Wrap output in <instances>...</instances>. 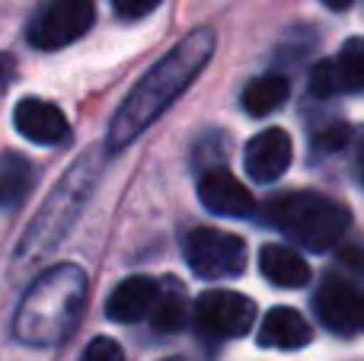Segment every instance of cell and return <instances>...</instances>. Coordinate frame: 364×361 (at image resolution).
<instances>
[{"instance_id":"8fae6325","label":"cell","mask_w":364,"mask_h":361,"mask_svg":"<svg viewBox=\"0 0 364 361\" xmlns=\"http://www.w3.org/2000/svg\"><path fill=\"white\" fill-rule=\"evenodd\" d=\"M198 198L208 211L224 215V217H246L256 208L250 189H246L230 170H224V166H211V170L201 173Z\"/></svg>"},{"instance_id":"ba28073f","label":"cell","mask_w":364,"mask_h":361,"mask_svg":"<svg viewBox=\"0 0 364 361\" xmlns=\"http://www.w3.org/2000/svg\"><path fill=\"white\" fill-rule=\"evenodd\" d=\"M314 307L326 330L339 333V336H352V333L358 330L361 298L348 279H339V275H333V272L323 275V285L316 288Z\"/></svg>"},{"instance_id":"5b68a950","label":"cell","mask_w":364,"mask_h":361,"mask_svg":"<svg viewBox=\"0 0 364 361\" xmlns=\"http://www.w3.org/2000/svg\"><path fill=\"white\" fill-rule=\"evenodd\" d=\"M96 19L93 0H45L29 19V45L42 51H58L87 36Z\"/></svg>"},{"instance_id":"2e32d148","label":"cell","mask_w":364,"mask_h":361,"mask_svg":"<svg viewBox=\"0 0 364 361\" xmlns=\"http://www.w3.org/2000/svg\"><path fill=\"white\" fill-rule=\"evenodd\" d=\"M291 93V83L288 77L282 74H262L256 80L246 83L243 90V109L252 115V119H262V115L275 112Z\"/></svg>"},{"instance_id":"4fadbf2b","label":"cell","mask_w":364,"mask_h":361,"mask_svg":"<svg viewBox=\"0 0 364 361\" xmlns=\"http://www.w3.org/2000/svg\"><path fill=\"white\" fill-rule=\"evenodd\" d=\"M314 339L310 323L294 311V307H272L259 326V345L262 349H304Z\"/></svg>"},{"instance_id":"83f0119b","label":"cell","mask_w":364,"mask_h":361,"mask_svg":"<svg viewBox=\"0 0 364 361\" xmlns=\"http://www.w3.org/2000/svg\"><path fill=\"white\" fill-rule=\"evenodd\" d=\"M166 361H186V358H166Z\"/></svg>"},{"instance_id":"52a82bcc","label":"cell","mask_w":364,"mask_h":361,"mask_svg":"<svg viewBox=\"0 0 364 361\" xmlns=\"http://www.w3.org/2000/svg\"><path fill=\"white\" fill-rule=\"evenodd\" d=\"M256 304L237 291H205L195 301V326L211 339H237L252 330Z\"/></svg>"},{"instance_id":"30bf717a","label":"cell","mask_w":364,"mask_h":361,"mask_svg":"<svg viewBox=\"0 0 364 361\" xmlns=\"http://www.w3.org/2000/svg\"><path fill=\"white\" fill-rule=\"evenodd\" d=\"M291 157H294V147H291L288 131H282V128L259 131L243 151L246 173L256 183H275V179H282L291 166Z\"/></svg>"},{"instance_id":"cb8c5ba5","label":"cell","mask_w":364,"mask_h":361,"mask_svg":"<svg viewBox=\"0 0 364 361\" xmlns=\"http://www.w3.org/2000/svg\"><path fill=\"white\" fill-rule=\"evenodd\" d=\"M342 262H346L348 269H355V272L364 275V249L361 247H348L342 249Z\"/></svg>"},{"instance_id":"7c38bea8","label":"cell","mask_w":364,"mask_h":361,"mask_svg":"<svg viewBox=\"0 0 364 361\" xmlns=\"http://www.w3.org/2000/svg\"><path fill=\"white\" fill-rule=\"evenodd\" d=\"M160 285L147 275H132L122 285H115V291L106 301V313L115 323H138V320L151 317L154 304H157Z\"/></svg>"},{"instance_id":"d4e9b609","label":"cell","mask_w":364,"mask_h":361,"mask_svg":"<svg viewBox=\"0 0 364 361\" xmlns=\"http://www.w3.org/2000/svg\"><path fill=\"white\" fill-rule=\"evenodd\" d=\"M355 176H358V183L364 185V134L358 141V153H355Z\"/></svg>"},{"instance_id":"9a60e30c","label":"cell","mask_w":364,"mask_h":361,"mask_svg":"<svg viewBox=\"0 0 364 361\" xmlns=\"http://www.w3.org/2000/svg\"><path fill=\"white\" fill-rule=\"evenodd\" d=\"M36 183V166L19 153L0 157V211H16Z\"/></svg>"},{"instance_id":"7402d4cb","label":"cell","mask_w":364,"mask_h":361,"mask_svg":"<svg viewBox=\"0 0 364 361\" xmlns=\"http://www.w3.org/2000/svg\"><path fill=\"white\" fill-rule=\"evenodd\" d=\"M160 4H164V0H112L115 13H119L122 19H141L157 10Z\"/></svg>"},{"instance_id":"6da1fadb","label":"cell","mask_w":364,"mask_h":361,"mask_svg":"<svg viewBox=\"0 0 364 361\" xmlns=\"http://www.w3.org/2000/svg\"><path fill=\"white\" fill-rule=\"evenodd\" d=\"M211 55H214V32L195 29L182 38L170 55L160 58L138 80V87L125 96L119 112L112 115V125H109V134H106V151L119 153L138 134H144L192 87V80L205 70Z\"/></svg>"},{"instance_id":"ffe728a7","label":"cell","mask_w":364,"mask_h":361,"mask_svg":"<svg viewBox=\"0 0 364 361\" xmlns=\"http://www.w3.org/2000/svg\"><path fill=\"white\" fill-rule=\"evenodd\" d=\"M80 361H125V352H122V345L115 343V339L109 336H96L93 343L83 349Z\"/></svg>"},{"instance_id":"484cf974","label":"cell","mask_w":364,"mask_h":361,"mask_svg":"<svg viewBox=\"0 0 364 361\" xmlns=\"http://www.w3.org/2000/svg\"><path fill=\"white\" fill-rule=\"evenodd\" d=\"M323 4H326L329 10H348V6H352L355 0H323Z\"/></svg>"},{"instance_id":"4316f807","label":"cell","mask_w":364,"mask_h":361,"mask_svg":"<svg viewBox=\"0 0 364 361\" xmlns=\"http://www.w3.org/2000/svg\"><path fill=\"white\" fill-rule=\"evenodd\" d=\"M358 330H364V298H361V311H358Z\"/></svg>"},{"instance_id":"603a6c76","label":"cell","mask_w":364,"mask_h":361,"mask_svg":"<svg viewBox=\"0 0 364 361\" xmlns=\"http://www.w3.org/2000/svg\"><path fill=\"white\" fill-rule=\"evenodd\" d=\"M13 77H16V61H13L6 51H0V96L6 93V87L13 83Z\"/></svg>"},{"instance_id":"d6986e66","label":"cell","mask_w":364,"mask_h":361,"mask_svg":"<svg viewBox=\"0 0 364 361\" xmlns=\"http://www.w3.org/2000/svg\"><path fill=\"white\" fill-rule=\"evenodd\" d=\"M339 90H342V83H339V70H336V64L320 61L314 68V74H310V93H314L316 99H329V96H336Z\"/></svg>"},{"instance_id":"7a4b0ae2","label":"cell","mask_w":364,"mask_h":361,"mask_svg":"<svg viewBox=\"0 0 364 361\" xmlns=\"http://www.w3.org/2000/svg\"><path fill=\"white\" fill-rule=\"evenodd\" d=\"M83 304H87L83 269L74 262H58L26 288L13 317V336L36 349L64 343L80 320Z\"/></svg>"},{"instance_id":"ac0fdd59","label":"cell","mask_w":364,"mask_h":361,"mask_svg":"<svg viewBox=\"0 0 364 361\" xmlns=\"http://www.w3.org/2000/svg\"><path fill=\"white\" fill-rule=\"evenodd\" d=\"M339 83L348 93H364V38H348L339 48Z\"/></svg>"},{"instance_id":"8992f818","label":"cell","mask_w":364,"mask_h":361,"mask_svg":"<svg viewBox=\"0 0 364 361\" xmlns=\"http://www.w3.org/2000/svg\"><path fill=\"white\" fill-rule=\"evenodd\" d=\"M186 262L198 279H233L246 266V243L224 230L195 227L186 237Z\"/></svg>"},{"instance_id":"44dd1931","label":"cell","mask_w":364,"mask_h":361,"mask_svg":"<svg viewBox=\"0 0 364 361\" xmlns=\"http://www.w3.org/2000/svg\"><path fill=\"white\" fill-rule=\"evenodd\" d=\"M348 144V125H329L326 131H320L314 138V147L323 153H336Z\"/></svg>"},{"instance_id":"5bb4252c","label":"cell","mask_w":364,"mask_h":361,"mask_svg":"<svg viewBox=\"0 0 364 361\" xmlns=\"http://www.w3.org/2000/svg\"><path fill=\"white\" fill-rule=\"evenodd\" d=\"M259 272L278 288H304L310 281L307 259L288 247H262L259 253Z\"/></svg>"},{"instance_id":"e0dca14e","label":"cell","mask_w":364,"mask_h":361,"mask_svg":"<svg viewBox=\"0 0 364 361\" xmlns=\"http://www.w3.org/2000/svg\"><path fill=\"white\" fill-rule=\"evenodd\" d=\"M186 320H188V301L182 294L179 281L170 279L157 294V304L151 311V323L157 333H176L186 326Z\"/></svg>"},{"instance_id":"277c9868","label":"cell","mask_w":364,"mask_h":361,"mask_svg":"<svg viewBox=\"0 0 364 361\" xmlns=\"http://www.w3.org/2000/svg\"><path fill=\"white\" fill-rule=\"evenodd\" d=\"M269 221L275 224L282 234L297 240L307 249H329L342 240V234L352 224L346 205L336 198L320 195V192H288L269 202Z\"/></svg>"},{"instance_id":"3957f363","label":"cell","mask_w":364,"mask_h":361,"mask_svg":"<svg viewBox=\"0 0 364 361\" xmlns=\"http://www.w3.org/2000/svg\"><path fill=\"white\" fill-rule=\"evenodd\" d=\"M100 153L90 151L64 173L55 183V189L48 192V198L42 202V208L36 211V217L29 221L23 240L13 249V275H26L58 249V243L64 240L74 221L80 217V211L87 208L90 195H93L96 183H100Z\"/></svg>"},{"instance_id":"9c48e42d","label":"cell","mask_w":364,"mask_h":361,"mask_svg":"<svg viewBox=\"0 0 364 361\" xmlns=\"http://www.w3.org/2000/svg\"><path fill=\"white\" fill-rule=\"evenodd\" d=\"M13 125H16V131L23 134V138H29L32 144L55 147V144H64V141L70 138L68 115H64L55 102L36 99V96L19 99L16 112H13Z\"/></svg>"}]
</instances>
